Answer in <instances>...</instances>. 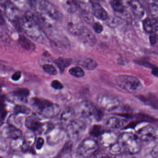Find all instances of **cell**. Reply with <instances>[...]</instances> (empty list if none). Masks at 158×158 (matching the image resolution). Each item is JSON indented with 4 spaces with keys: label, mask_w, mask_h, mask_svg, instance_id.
Segmentation results:
<instances>
[{
    "label": "cell",
    "mask_w": 158,
    "mask_h": 158,
    "mask_svg": "<svg viewBox=\"0 0 158 158\" xmlns=\"http://www.w3.org/2000/svg\"><path fill=\"white\" fill-rule=\"evenodd\" d=\"M21 27L27 36L37 42L41 43L44 40L36 16L31 12L28 11L24 15L21 21Z\"/></svg>",
    "instance_id": "cell-1"
},
{
    "label": "cell",
    "mask_w": 158,
    "mask_h": 158,
    "mask_svg": "<svg viewBox=\"0 0 158 158\" xmlns=\"http://www.w3.org/2000/svg\"><path fill=\"white\" fill-rule=\"evenodd\" d=\"M118 141L124 153L134 155L139 153L142 148V140L138 135L131 132H124L118 137Z\"/></svg>",
    "instance_id": "cell-2"
},
{
    "label": "cell",
    "mask_w": 158,
    "mask_h": 158,
    "mask_svg": "<svg viewBox=\"0 0 158 158\" xmlns=\"http://www.w3.org/2000/svg\"><path fill=\"white\" fill-rule=\"evenodd\" d=\"M31 103L37 111L44 118L56 117L60 111V108L58 104L45 99L33 98Z\"/></svg>",
    "instance_id": "cell-3"
},
{
    "label": "cell",
    "mask_w": 158,
    "mask_h": 158,
    "mask_svg": "<svg viewBox=\"0 0 158 158\" xmlns=\"http://www.w3.org/2000/svg\"><path fill=\"white\" fill-rule=\"evenodd\" d=\"M116 85L129 93H137L141 91L143 85L140 80L133 76L121 75L115 78Z\"/></svg>",
    "instance_id": "cell-4"
},
{
    "label": "cell",
    "mask_w": 158,
    "mask_h": 158,
    "mask_svg": "<svg viewBox=\"0 0 158 158\" xmlns=\"http://www.w3.org/2000/svg\"><path fill=\"white\" fill-rule=\"evenodd\" d=\"M97 103L102 109L111 111L119 107L120 102L114 95L109 93H101L97 98Z\"/></svg>",
    "instance_id": "cell-5"
},
{
    "label": "cell",
    "mask_w": 158,
    "mask_h": 158,
    "mask_svg": "<svg viewBox=\"0 0 158 158\" xmlns=\"http://www.w3.org/2000/svg\"><path fill=\"white\" fill-rule=\"evenodd\" d=\"M77 115L82 118H89L92 116L96 117L99 110L91 102L83 101L78 103L74 109Z\"/></svg>",
    "instance_id": "cell-6"
},
{
    "label": "cell",
    "mask_w": 158,
    "mask_h": 158,
    "mask_svg": "<svg viewBox=\"0 0 158 158\" xmlns=\"http://www.w3.org/2000/svg\"><path fill=\"white\" fill-rule=\"evenodd\" d=\"M98 148V145L96 140L91 138L85 139L78 146L77 153L82 157H89L95 153Z\"/></svg>",
    "instance_id": "cell-7"
},
{
    "label": "cell",
    "mask_w": 158,
    "mask_h": 158,
    "mask_svg": "<svg viewBox=\"0 0 158 158\" xmlns=\"http://www.w3.org/2000/svg\"><path fill=\"white\" fill-rule=\"evenodd\" d=\"M39 6L42 14L53 21H60L61 20V13L53 4L48 0H41Z\"/></svg>",
    "instance_id": "cell-8"
},
{
    "label": "cell",
    "mask_w": 158,
    "mask_h": 158,
    "mask_svg": "<svg viewBox=\"0 0 158 158\" xmlns=\"http://www.w3.org/2000/svg\"><path fill=\"white\" fill-rule=\"evenodd\" d=\"M85 129V122L81 120L75 119L66 127V133L68 137L76 139L80 136Z\"/></svg>",
    "instance_id": "cell-9"
},
{
    "label": "cell",
    "mask_w": 158,
    "mask_h": 158,
    "mask_svg": "<svg viewBox=\"0 0 158 158\" xmlns=\"http://www.w3.org/2000/svg\"><path fill=\"white\" fill-rule=\"evenodd\" d=\"M74 14L67 19V27L70 34L75 36H80L84 31V27L81 19Z\"/></svg>",
    "instance_id": "cell-10"
},
{
    "label": "cell",
    "mask_w": 158,
    "mask_h": 158,
    "mask_svg": "<svg viewBox=\"0 0 158 158\" xmlns=\"http://www.w3.org/2000/svg\"><path fill=\"white\" fill-rule=\"evenodd\" d=\"M119 136L111 131H104L100 136V141L102 147L110 148L117 142Z\"/></svg>",
    "instance_id": "cell-11"
},
{
    "label": "cell",
    "mask_w": 158,
    "mask_h": 158,
    "mask_svg": "<svg viewBox=\"0 0 158 158\" xmlns=\"http://www.w3.org/2000/svg\"><path fill=\"white\" fill-rule=\"evenodd\" d=\"M47 135V142L51 146L58 144L63 140L64 137L63 129L55 127Z\"/></svg>",
    "instance_id": "cell-12"
},
{
    "label": "cell",
    "mask_w": 158,
    "mask_h": 158,
    "mask_svg": "<svg viewBox=\"0 0 158 158\" xmlns=\"http://www.w3.org/2000/svg\"><path fill=\"white\" fill-rule=\"evenodd\" d=\"M155 127L148 125L139 129L138 132V136L142 141L148 142L154 140Z\"/></svg>",
    "instance_id": "cell-13"
},
{
    "label": "cell",
    "mask_w": 158,
    "mask_h": 158,
    "mask_svg": "<svg viewBox=\"0 0 158 158\" xmlns=\"http://www.w3.org/2000/svg\"><path fill=\"white\" fill-rule=\"evenodd\" d=\"M29 94L30 91L27 89L20 88L10 93V96L14 101L22 103H26L27 102V98Z\"/></svg>",
    "instance_id": "cell-14"
},
{
    "label": "cell",
    "mask_w": 158,
    "mask_h": 158,
    "mask_svg": "<svg viewBox=\"0 0 158 158\" xmlns=\"http://www.w3.org/2000/svg\"><path fill=\"white\" fill-rule=\"evenodd\" d=\"M36 140V136L35 132L29 130L26 132L23 137V145L22 151L24 152L31 150Z\"/></svg>",
    "instance_id": "cell-15"
},
{
    "label": "cell",
    "mask_w": 158,
    "mask_h": 158,
    "mask_svg": "<svg viewBox=\"0 0 158 158\" xmlns=\"http://www.w3.org/2000/svg\"><path fill=\"white\" fill-rule=\"evenodd\" d=\"M4 12L7 18L12 22H16L19 18V10L15 4L7 2L4 4Z\"/></svg>",
    "instance_id": "cell-16"
},
{
    "label": "cell",
    "mask_w": 158,
    "mask_h": 158,
    "mask_svg": "<svg viewBox=\"0 0 158 158\" xmlns=\"http://www.w3.org/2000/svg\"><path fill=\"white\" fill-rule=\"evenodd\" d=\"M77 116L74 109L67 108L63 112L60 116L61 123L63 127L66 128L73 121L75 120Z\"/></svg>",
    "instance_id": "cell-17"
},
{
    "label": "cell",
    "mask_w": 158,
    "mask_h": 158,
    "mask_svg": "<svg viewBox=\"0 0 158 158\" xmlns=\"http://www.w3.org/2000/svg\"><path fill=\"white\" fill-rule=\"evenodd\" d=\"M2 134H3L4 137L8 138L11 139L22 137L23 135L22 131L12 125H9L7 127H5Z\"/></svg>",
    "instance_id": "cell-18"
},
{
    "label": "cell",
    "mask_w": 158,
    "mask_h": 158,
    "mask_svg": "<svg viewBox=\"0 0 158 158\" xmlns=\"http://www.w3.org/2000/svg\"><path fill=\"white\" fill-rule=\"evenodd\" d=\"M43 123H41L37 117L30 116L26 119L25 125L29 130L39 133Z\"/></svg>",
    "instance_id": "cell-19"
},
{
    "label": "cell",
    "mask_w": 158,
    "mask_h": 158,
    "mask_svg": "<svg viewBox=\"0 0 158 158\" xmlns=\"http://www.w3.org/2000/svg\"><path fill=\"white\" fill-rule=\"evenodd\" d=\"M92 6V13L96 18L102 21H105L109 19L108 13L99 3L93 4Z\"/></svg>",
    "instance_id": "cell-20"
},
{
    "label": "cell",
    "mask_w": 158,
    "mask_h": 158,
    "mask_svg": "<svg viewBox=\"0 0 158 158\" xmlns=\"http://www.w3.org/2000/svg\"><path fill=\"white\" fill-rule=\"evenodd\" d=\"M127 123V120L121 117H111L108 119L106 125L108 127L118 129L123 127Z\"/></svg>",
    "instance_id": "cell-21"
},
{
    "label": "cell",
    "mask_w": 158,
    "mask_h": 158,
    "mask_svg": "<svg viewBox=\"0 0 158 158\" xmlns=\"http://www.w3.org/2000/svg\"><path fill=\"white\" fill-rule=\"evenodd\" d=\"M131 10L134 15L138 18H142L145 15V10L142 4L137 0H132L130 2Z\"/></svg>",
    "instance_id": "cell-22"
},
{
    "label": "cell",
    "mask_w": 158,
    "mask_h": 158,
    "mask_svg": "<svg viewBox=\"0 0 158 158\" xmlns=\"http://www.w3.org/2000/svg\"><path fill=\"white\" fill-rule=\"evenodd\" d=\"M79 36L85 43H88L90 45H94L96 43V39L91 31L88 28H85Z\"/></svg>",
    "instance_id": "cell-23"
},
{
    "label": "cell",
    "mask_w": 158,
    "mask_h": 158,
    "mask_svg": "<svg viewBox=\"0 0 158 158\" xmlns=\"http://www.w3.org/2000/svg\"><path fill=\"white\" fill-rule=\"evenodd\" d=\"M80 11L83 19L87 23H92L93 22V13L90 11L86 4H80Z\"/></svg>",
    "instance_id": "cell-24"
},
{
    "label": "cell",
    "mask_w": 158,
    "mask_h": 158,
    "mask_svg": "<svg viewBox=\"0 0 158 158\" xmlns=\"http://www.w3.org/2000/svg\"><path fill=\"white\" fill-rule=\"evenodd\" d=\"M78 64L87 70H94L98 66V63L96 61L90 58L82 59L78 61Z\"/></svg>",
    "instance_id": "cell-25"
},
{
    "label": "cell",
    "mask_w": 158,
    "mask_h": 158,
    "mask_svg": "<svg viewBox=\"0 0 158 158\" xmlns=\"http://www.w3.org/2000/svg\"><path fill=\"white\" fill-rule=\"evenodd\" d=\"M72 60L67 58H59L55 61V64L60 70L61 73L64 72L65 68L69 66L72 63Z\"/></svg>",
    "instance_id": "cell-26"
},
{
    "label": "cell",
    "mask_w": 158,
    "mask_h": 158,
    "mask_svg": "<svg viewBox=\"0 0 158 158\" xmlns=\"http://www.w3.org/2000/svg\"><path fill=\"white\" fill-rule=\"evenodd\" d=\"M73 148V142L68 141L64 144L63 148L58 154V157H70L72 155V149Z\"/></svg>",
    "instance_id": "cell-27"
},
{
    "label": "cell",
    "mask_w": 158,
    "mask_h": 158,
    "mask_svg": "<svg viewBox=\"0 0 158 158\" xmlns=\"http://www.w3.org/2000/svg\"><path fill=\"white\" fill-rule=\"evenodd\" d=\"M110 4L114 10L119 13H123L125 11V6L122 0H110Z\"/></svg>",
    "instance_id": "cell-28"
},
{
    "label": "cell",
    "mask_w": 158,
    "mask_h": 158,
    "mask_svg": "<svg viewBox=\"0 0 158 158\" xmlns=\"http://www.w3.org/2000/svg\"><path fill=\"white\" fill-rule=\"evenodd\" d=\"M64 9L70 14H74L78 8V5L75 0H66L64 4Z\"/></svg>",
    "instance_id": "cell-29"
},
{
    "label": "cell",
    "mask_w": 158,
    "mask_h": 158,
    "mask_svg": "<svg viewBox=\"0 0 158 158\" xmlns=\"http://www.w3.org/2000/svg\"><path fill=\"white\" fill-rule=\"evenodd\" d=\"M14 114L15 115L22 114H28L31 113V110L30 108L25 105H16L14 108Z\"/></svg>",
    "instance_id": "cell-30"
},
{
    "label": "cell",
    "mask_w": 158,
    "mask_h": 158,
    "mask_svg": "<svg viewBox=\"0 0 158 158\" xmlns=\"http://www.w3.org/2000/svg\"><path fill=\"white\" fill-rule=\"evenodd\" d=\"M109 152L111 154L113 155H120L124 153L122 146L118 140L116 143L109 148Z\"/></svg>",
    "instance_id": "cell-31"
},
{
    "label": "cell",
    "mask_w": 158,
    "mask_h": 158,
    "mask_svg": "<svg viewBox=\"0 0 158 158\" xmlns=\"http://www.w3.org/2000/svg\"><path fill=\"white\" fill-rule=\"evenodd\" d=\"M104 132L102 126L99 125H94L89 130V135L94 137H100Z\"/></svg>",
    "instance_id": "cell-32"
},
{
    "label": "cell",
    "mask_w": 158,
    "mask_h": 158,
    "mask_svg": "<svg viewBox=\"0 0 158 158\" xmlns=\"http://www.w3.org/2000/svg\"><path fill=\"white\" fill-rule=\"evenodd\" d=\"M69 72L70 74L76 77H83L85 75L83 69L78 66L72 67L69 70Z\"/></svg>",
    "instance_id": "cell-33"
},
{
    "label": "cell",
    "mask_w": 158,
    "mask_h": 158,
    "mask_svg": "<svg viewBox=\"0 0 158 158\" xmlns=\"http://www.w3.org/2000/svg\"><path fill=\"white\" fill-rule=\"evenodd\" d=\"M143 27L145 32L151 34L154 29V25L150 18H147L143 20Z\"/></svg>",
    "instance_id": "cell-34"
},
{
    "label": "cell",
    "mask_w": 158,
    "mask_h": 158,
    "mask_svg": "<svg viewBox=\"0 0 158 158\" xmlns=\"http://www.w3.org/2000/svg\"><path fill=\"white\" fill-rule=\"evenodd\" d=\"M19 41L21 46L26 50H30L34 48V44L24 36L20 37Z\"/></svg>",
    "instance_id": "cell-35"
},
{
    "label": "cell",
    "mask_w": 158,
    "mask_h": 158,
    "mask_svg": "<svg viewBox=\"0 0 158 158\" xmlns=\"http://www.w3.org/2000/svg\"><path fill=\"white\" fill-rule=\"evenodd\" d=\"M23 138H19L15 139H12L11 142V146L12 148L15 150H22L23 145Z\"/></svg>",
    "instance_id": "cell-36"
},
{
    "label": "cell",
    "mask_w": 158,
    "mask_h": 158,
    "mask_svg": "<svg viewBox=\"0 0 158 158\" xmlns=\"http://www.w3.org/2000/svg\"><path fill=\"white\" fill-rule=\"evenodd\" d=\"M150 14L153 20L158 23V5L155 4H150L149 7Z\"/></svg>",
    "instance_id": "cell-37"
},
{
    "label": "cell",
    "mask_w": 158,
    "mask_h": 158,
    "mask_svg": "<svg viewBox=\"0 0 158 158\" xmlns=\"http://www.w3.org/2000/svg\"><path fill=\"white\" fill-rule=\"evenodd\" d=\"M43 69L46 73L51 75H55L58 73L57 69L52 64H44L43 66Z\"/></svg>",
    "instance_id": "cell-38"
},
{
    "label": "cell",
    "mask_w": 158,
    "mask_h": 158,
    "mask_svg": "<svg viewBox=\"0 0 158 158\" xmlns=\"http://www.w3.org/2000/svg\"><path fill=\"white\" fill-rule=\"evenodd\" d=\"M51 86L52 88L57 90L62 89L64 88L62 84L58 80H53L51 83Z\"/></svg>",
    "instance_id": "cell-39"
},
{
    "label": "cell",
    "mask_w": 158,
    "mask_h": 158,
    "mask_svg": "<svg viewBox=\"0 0 158 158\" xmlns=\"http://www.w3.org/2000/svg\"><path fill=\"white\" fill-rule=\"evenodd\" d=\"M93 28L97 34H100L103 30V27L99 23H95L93 25Z\"/></svg>",
    "instance_id": "cell-40"
},
{
    "label": "cell",
    "mask_w": 158,
    "mask_h": 158,
    "mask_svg": "<svg viewBox=\"0 0 158 158\" xmlns=\"http://www.w3.org/2000/svg\"><path fill=\"white\" fill-rule=\"evenodd\" d=\"M44 144V139L43 138L40 137L36 139V148L38 150H40L42 148Z\"/></svg>",
    "instance_id": "cell-41"
},
{
    "label": "cell",
    "mask_w": 158,
    "mask_h": 158,
    "mask_svg": "<svg viewBox=\"0 0 158 158\" xmlns=\"http://www.w3.org/2000/svg\"><path fill=\"white\" fill-rule=\"evenodd\" d=\"M21 77H22V73L20 71H17L12 75L11 78L14 81H17L20 80Z\"/></svg>",
    "instance_id": "cell-42"
},
{
    "label": "cell",
    "mask_w": 158,
    "mask_h": 158,
    "mask_svg": "<svg viewBox=\"0 0 158 158\" xmlns=\"http://www.w3.org/2000/svg\"><path fill=\"white\" fill-rule=\"evenodd\" d=\"M152 157L154 158H158V144L156 145L152 150L151 152Z\"/></svg>",
    "instance_id": "cell-43"
},
{
    "label": "cell",
    "mask_w": 158,
    "mask_h": 158,
    "mask_svg": "<svg viewBox=\"0 0 158 158\" xmlns=\"http://www.w3.org/2000/svg\"><path fill=\"white\" fill-rule=\"evenodd\" d=\"M149 40L152 45H154L158 40L153 32L150 34Z\"/></svg>",
    "instance_id": "cell-44"
},
{
    "label": "cell",
    "mask_w": 158,
    "mask_h": 158,
    "mask_svg": "<svg viewBox=\"0 0 158 158\" xmlns=\"http://www.w3.org/2000/svg\"><path fill=\"white\" fill-rule=\"evenodd\" d=\"M13 1L15 4L19 5V6H23L26 2H27V0H13Z\"/></svg>",
    "instance_id": "cell-45"
},
{
    "label": "cell",
    "mask_w": 158,
    "mask_h": 158,
    "mask_svg": "<svg viewBox=\"0 0 158 158\" xmlns=\"http://www.w3.org/2000/svg\"><path fill=\"white\" fill-rule=\"evenodd\" d=\"M154 141H158V126L155 127Z\"/></svg>",
    "instance_id": "cell-46"
},
{
    "label": "cell",
    "mask_w": 158,
    "mask_h": 158,
    "mask_svg": "<svg viewBox=\"0 0 158 158\" xmlns=\"http://www.w3.org/2000/svg\"><path fill=\"white\" fill-rule=\"evenodd\" d=\"M152 74L158 77V68H154L152 71Z\"/></svg>",
    "instance_id": "cell-47"
},
{
    "label": "cell",
    "mask_w": 158,
    "mask_h": 158,
    "mask_svg": "<svg viewBox=\"0 0 158 158\" xmlns=\"http://www.w3.org/2000/svg\"><path fill=\"white\" fill-rule=\"evenodd\" d=\"M152 32H153V34H154L158 40V26L155 27L154 30Z\"/></svg>",
    "instance_id": "cell-48"
},
{
    "label": "cell",
    "mask_w": 158,
    "mask_h": 158,
    "mask_svg": "<svg viewBox=\"0 0 158 158\" xmlns=\"http://www.w3.org/2000/svg\"><path fill=\"white\" fill-rule=\"evenodd\" d=\"M89 1H90L92 5L99 3V0H89Z\"/></svg>",
    "instance_id": "cell-49"
},
{
    "label": "cell",
    "mask_w": 158,
    "mask_h": 158,
    "mask_svg": "<svg viewBox=\"0 0 158 158\" xmlns=\"http://www.w3.org/2000/svg\"><path fill=\"white\" fill-rule=\"evenodd\" d=\"M147 1L150 4H151L155 3L156 0H147Z\"/></svg>",
    "instance_id": "cell-50"
},
{
    "label": "cell",
    "mask_w": 158,
    "mask_h": 158,
    "mask_svg": "<svg viewBox=\"0 0 158 158\" xmlns=\"http://www.w3.org/2000/svg\"><path fill=\"white\" fill-rule=\"evenodd\" d=\"M157 1H158V0H157Z\"/></svg>",
    "instance_id": "cell-51"
}]
</instances>
